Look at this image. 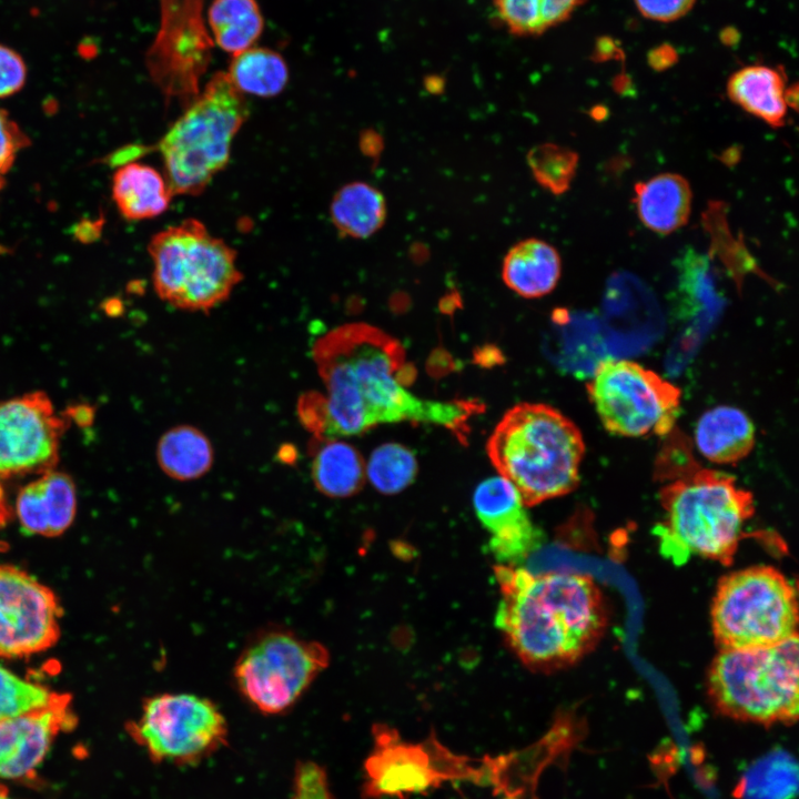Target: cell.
I'll return each mask as SVG.
<instances>
[{"instance_id":"cell-8","label":"cell","mask_w":799,"mask_h":799,"mask_svg":"<svg viewBox=\"0 0 799 799\" xmlns=\"http://www.w3.org/2000/svg\"><path fill=\"white\" fill-rule=\"evenodd\" d=\"M797 593L772 566H754L724 576L711 606V627L720 649L767 647L797 636Z\"/></svg>"},{"instance_id":"cell-36","label":"cell","mask_w":799,"mask_h":799,"mask_svg":"<svg viewBox=\"0 0 799 799\" xmlns=\"http://www.w3.org/2000/svg\"><path fill=\"white\" fill-rule=\"evenodd\" d=\"M643 17L658 22H672L686 16L696 0H634Z\"/></svg>"},{"instance_id":"cell-33","label":"cell","mask_w":799,"mask_h":799,"mask_svg":"<svg viewBox=\"0 0 799 799\" xmlns=\"http://www.w3.org/2000/svg\"><path fill=\"white\" fill-rule=\"evenodd\" d=\"M53 692L0 665V720L45 706Z\"/></svg>"},{"instance_id":"cell-5","label":"cell","mask_w":799,"mask_h":799,"mask_svg":"<svg viewBox=\"0 0 799 799\" xmlns=\"http://www.w3.org/2000/svg\"><path fill=\"white\" fill-rule=\"evenodd\" d=\"M249 117L244 94L216 72L159 142L173 195H198L230 160L231 145Z\"/></svg>"},{"instance_id":"cell-28","label":"cell","mask_w":799,"mask_h":799,"mask_svg":"<svg viewBox=\"0 0 799 799\" xmlns=\"http://www.w3.org/2000/svg\"><path fill=\"white\" fill-rule=\"evenodd\" d=\"M225 73L242 94L261 98L277 95L289 81L285 60L269 48L251 47L232 55Z\"/></svg>"},{"instance_id":"cell-21","label":"cell","mask_w":799,"mask_h":799,"mask_svg":"<svg viewBox=\"0 0 799 799\" xmlns=\"http://www.w3.org/2000/svg\"><path fill=\"white\" fill-rule=\"evenodd\" d=\"M562 273V259L548 242L529 237L517 242L506 253L502 279L507 287L525 299L549 294Z\"/></svg>"},{"instance_id":"cell-38","label":"cell","mask_w":799,"mask_h":799,"mask_svg":"<svg viewBox=\"0 0 799 799\" xmlns=\"http://www.w3.org/2000/svg\"><path fill=\"white\" fill-rule=\"evenodd\" d=\"M0 799H17L10 795L6 785L0 782Z\"/></svg>"},{"instance_id":"cell-37","label":"cell","mask_w":799,"mask_h":799,"mask_svg":"<svg viewBox=\"0 0 799 799\" xmlns=\"http://www.w3.org/2000/svg\"><path fill=\"white\" fill-rule=\"evenodd\" d=\"M9 516V507L7 504V499L0 483V526L3 525Z\"/></svg>"},{"instance_id":"cell-13","label":"cell","mask_w":799,"mask_h":799,"mask_svg":"<svg viewBox=\"0 0 799 799\" xmlns=\"http://www.w3.org/2000/svg\"><path fill=\"white\" fill-rule=\"evenodd\" d=\"M65 428L44 392L0 401V479L54 469Z\"/></svg>"},{"instance_id":"cell-29","label":"cell","mask_w":799,"mask_h":799,"mask_svg":"<svg viewBox=\"0 0 799 799\" xmlns=\"http://www.w3.org/2000/svg\"><path fill=\"white\" fill-rule=\"evenodd\" d=\"M798 789L795 758L777 751L756 761L735 789L738 799H792Z\"/></svg>"},{"instance_id":"cell-14","label":"cell","mask_w":799,"mask_h":799,"mask_svg":"<svg viewBox=\"0 0 799 799\" xmlns=\"http://www.w3.org/2000/svg\"><path fill=\"white\" fill-rule=\"evenodd\" d=\"M62 609L54 593L31 575L0 564V657L44 651L60 637Z\"/></svg>"},{"instance_id":"cell-30","label":"cell","mask_w":799,"mask_h":799,"mask_svg":"<svg viewBox=\"0 0 799 799\" xmlns=\"http://www.w3.org/2000/svg\"><path fill=\"white\" fill-rule=\"evenodd\" d=\"M583 0H494L499 19L515 36H538L567 20Z\"/></svg>"},{"instance_id":"cell-3","label":"cell","mask_w":799,"mask_h":799,"mask_svg":"<svg viewBox=\"0 0 799 799\" xmlns=\"http://www.w3.org/2000/svg\"><path fill=\"white\" fill-rule=\"evenodd\" d=\"M665 438L655 469L664 483L663 518L655 528L661 553L675 563L695 555L730 565L755 513L752 494L734 476L700 465L679 432Z\"/></svg>"},{"instance_id":"cell-18","label":"cell","mask_w":799,"mask_h":799,"mask_svg":"<svg viewBox=\"0 0 799 799\" xmlns=\"http://www.w3.org/2000/svg\"><path fill=\"white\" fill-rule=\"evenodd\" d=\"M77 493L72 478L51 469L24 485L16 499L21 527L29 534L45 537L61 535L73 522Z\"/></svg>"},{"instance_id":"cell-19","label":"cell","mask_w":799,"mask_h":799,"mask_svg":"<svg viewBox=\"0 0 799 799\" xmlns=\"http://www.w3.org/2000/svg\"><path fill=\"white\" fill-rule=\"evenodd\" d=\"M694 443L709 462L736 465L755 447L756 428L741 409L720 405L706 411L698 419Z\"/></svg>"},{"instance_id":"cell-15","label":"cell","mask_w":799,"mask_h":799,"mask_svg":"<svg viewBox=\"0 0 799 799\" xmlns=\"http://www.w3.org/2000/svg\"><path fill=\"white\" fill-rule=\"evenodd\" d=\"M373 732L375 749L365 762L366 797H405L449 779L446 749L434 737L412 745L385 725L375 726Z\"/></svg>"},{"instance_id":"cell-9","label":"cell","mask_w":799,"mask_h":799,"mask_svg":"<svg viewBox=\"0 0 799 799\" xmlns=\"http://www.w3.org/2000/svg\"><path fill=\"white\" fill-rule=\"evenodd\" d=\"M328 664L323 644L272 627L256 633L243 647L233 681L255 709L277 715L291 709Z\"/></svg>"},{"instance_id":"cell-20","label":"cell","mask_w":799,"mask_h":799,"mask_svg":"<svg viewBox=\"0 0 799 799\" xmlns=\"http://www.w3.org/2000/svg\"><path fill=\"white\" fill-rule=\"evenodd\" d=\"M634 203L640 222L658 234L672 233L687 224L692 205L689 182L666 172L635 184Z\"/></svg>"},{"instance_id":"cell-34","label":"cell","mask_w":799,"mask_h":799,"mask_svg":"<svg viewBox=\"0 0 799 799\" xmlns=\"http://www.w3.org/2000/svg\"><path fill=\"white\" fill-rule=\"evenodd\" d=\"M29 139L11 117L0 109V192L19 152L27 148Z\"/></svg>"},{"instance_id":"cell-26","label":"cell","mask_w":799,"mask_h":799,"mask_svg":"<svg viewBox=\"0 0 799 799\" xmlns=\"http://www.w3.org/2000/svg\"><path fill=\"white\" fill-rule=\"evenodd\" d=\"M160 468L176 481H193L206 474L213 464V447L199 428L174 426L160 438L156 447Z\"/></svg>"},{"instance_id":"cell-27","label":"cell","mask_w":799,"mask_h":799,"mask_svg":"<svg viewBox=\"0 0 799 799\" xmlns=\"http://www.w3.org/2000/svg\"><path fill=\"white\" fill-rule=\"evenodd\" d=\"M208 22L213 42L232 55L253 47L264 28L255 0H213Z\"/></svg>"},{"instance_id":"cell-4","label":"cell","mask_w":799,"mask_h":799,"mask_svg":"<svg viewBox=\"0 0 799 799\" xmlns=\"http://www.w3.org/2000/svg\"><path fill=\"white\" fill-rule=\"evenodd\" d=\"M488 457L526 507L572 493L585 454L576 424L543 403L508 409L487 442Z\"/></svg>"},{"instance_id":"cell-1","label":"cell","mask_w":799,"mask_h":799,"mask_svg":"<svg viewBox=\"0 0 799 799\" xmlns=\"http://www.w3.org/2000/svg\"><path fill=\"white\" fill-rule=\"evenodd\" d=\"M312 357L326 396L310 393L299 414L315 439L360 435L386 423L409 422L442 426L461 442L469 421L484 406L474 400L433 401L408 386L416 370L401 343L366 323H347L328 331L312 346Z\"/></svg>"},{"instance_id":"cell-7","label":"cell","mask_w":799,"mask_h":799,"mask_svg":"<svg viewBox=\"0 0 799 799\" xmlns=\"http://www.w3.org/2000/svg\"><path fill=\"white\" fill-rule=\"evenodd\" d=\"M148 251L154 290L175 309L208 312L226 301L243 277L236 252L196 219L158 232Z\"/></svg>"},{"instance_id":"cell-31","label":"cell","mask_w":799,"mask_h":799,"mask_svg":"<svg viewBox=\"0 0 799 799\" xmlns=\"http://www.w3.org/2000/svg\"><path fill=\"white\" fill-rule=\"evenodd\" d=\"M417 459L406 446L386 443L365 464L366 477L378 492L393 495L408 487L417 475Z\"/></svg>"},{"instance_id":"cell-35","label":"cell","mask_w":799,"mask_h":799,"mask_svg":"<svg viewBox=\"0 0 799 799\" xmlns=\"http://www.w3.org/2000/svg\"><path fill=\"white\" fill-rule=\"evenodd\" d=\"M27 79V67L13 49L0 44V99L20 91Z\"/></svg>"},{"instance_id":"cell-12","label":"cell","mask_w":799,"mask_h":799,"mask_svg":"<svg viewBox=\"0 0 799 799\" xmlns=\"http://www.w3.org/2000/svg\"><path fill=\"white\" fill-rule=\"evenodd\" d=\"M160 28L146 67L163 95L186 107L200 93L214 44L204 23L203 0H160Z\"/></svg>"},{"instance_id":"cell-2","label":"cell","mask_w":799,"mask_h":799,"mask_svg":"<svg viewBox=\"0 0 799 799\" xmlns=\"http://www.w3.org/2000/svg\"><path fill=\"white\" fill-rule=\"evenodd\" d=\"M494 573L502 595L495 625L528 668L552 670L569 665L601 635L604 604L590 577L564 572L533 574L499 564Z\"/></svg>"},{"instance_id":"cell-6","label":"cell","mask_w":799,"mask_h":799,"mask_svg":"<svg viewBox=\"0 0 799 799\" xmlns=\"http://www.w3.org/2000/svg\"><path fill=\"white\" fill-rule=\"evenodd\" d=\"M798 635L767 647L720 649L709 671V695L730 718L765 726L798 718Z\"/></svg>"},{"instance_id":"cell-22","label":"cell","mask_w":799,"mask_h":799,"mask_svg":"<svg viewBox=\"0 0 799 799\" xmlns=\"http://www.w3.org/2000/svg\"><path fill=\"white\" fill-rule=\"evenodd\" d=\"M786 79L780 70L747 65L727 81V95L747 113L772 128H780L787 114Z\"/></svg>"},{"instance_id":"cell-32","label":"cell","mask_w":799,"mask_h":799,"mask_svg":"<svg viewBox=\"0 0 799 799\" xmlns=\"http://www.w3.org/2000/svg\"><path fill=\"white\" fill-rule=\"evenodd\" d=\"M578 154L555 143L534 145L526 155L535 181L554 195L568 191L576 175Z\"/></svg>"},{"instance_id":"cell-10","label":"cell","mask_w":799,"mask_h":799,"mask_svg":"<svg viewBox=\"0 0 799 799\" xmlns=\"http://www.w3.org/2000/svg\"><path fill=\"white\" fill-rule=\"evenodd\" d=\"M587 393L607 432L623 437H666L675 429L680 390L656 372L625 358L594 368Z\"/></svg>"},{"instance_id":"cell-25","label":"cell","mask_w":799,"mask_h":799,"mask_svg":"<svg viewBox=\"0 0 799 799\" xmlns=\"http://www.w3.org/2000/svg\"><path fill=\"white\" fill-rule=\"evenodd\" d=\"M386 215L383 193L361 181L338 189L330 205L333 225L338 233L352 239H367L375 234L384 225Z\"/></svg>"},{"instance_id":"cell-24","label":"cell","mask_w":799,"mask_h":799,"mask_svg":"<svg viewBox=\"0 0 799 799\" xmlns=\"http://www.w3.org/2000/svg\"><path fill=\"white\" fill-rule=\"evenodd\" d=\"M311 476L316 489L331 498L357 494L365 482V462L352 445L335 439H315Z\"/></svg>"},{"instance_id":"cell-17","label":"cell","mask_w":799,"mask_h":799,"mask_svg":"<svg viewBox=\"0 0 799 799\" xmlns=\"http://www.w3.org/2000/svg\"><path fill=\"white\" fill-rule=\"evenodd\" d=\"M473 506L490 534L488 549L499 565L516 566L542 545V530L505 478L494 476L479 483L473 494Z\"/></svg>"},{"instance_id":"cell-23","label":"cell","mask_w":799,"mask_h":799,"mask_svg":"<svg viewBox=\"0 0 799 799\" xmlns=\"http://www.w3.org/2000/svg\"><path fill=\"white\" fill-rule=\"evenodd\" d=\"M172 196L165 176L143 163H124L112 179V198L127 220L140 221L164 213Z\"/></svg>"},{"instance_id":"cell-11","label":"cell","mask_w":799,"mask_h":799,"mask_svg":"<svg viewBox=\"0 0 799 799\" xmlns=\"http://www.w3.org/2000/svg\"><path fill=\"white\" fill-rule=\"evenodd\" d=\"M127 730L153 761L176 765L198 762L219 749L227 737L226 720L219 707L189 692L149 697Z\"/></svg>"},{"instance_id":"cell-16","label":"cell","mask_w":799,"mask_h":799,"mask_svg":"<svg viewBox=\"0 0 799 799\" xmlns=\"http://www.w3.org/2000/svg\"><path fill=\"white\" fill-rule=\"evenodd\" d=\"M77 722L71 696L60 692L43 707L0 720V778L34 781L54 739Z\"/></svg>"}]
</instances>
